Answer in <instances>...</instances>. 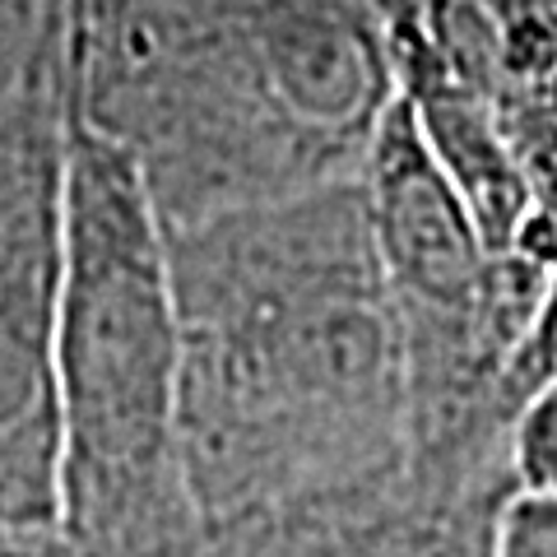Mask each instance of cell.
Instances as JSON below:
<instances>
[{
  "instance_id": "6da1fadb",
  "label": "cell",
  "mask_w": 557,
  "mask_h": 557,
  "mask_svg": "<svg viewBox=\"0 0 557 557\" xmlns=\"http://www.w3.org/2000/svg\"><path fill=\"white\" fill-rule=\"evenodd\" d=\"M200 525L409 465V348L362 177L168 228Z\"/></svg>"
},
{
  "instance_id": "52a82bcc",
  "label": "cell",
  "mask_w": 557,
  "mask_h": 557,
  "mask_svg": "<svg viewBox=\"0 0 557 557\" xmlns=\"http://www.w3.org/2000/svg\"><path fill=\"white\" fill-rule=\"evenodd\" d=\"M493 557H557V493L516 487L497 516Z\"/></svg>"
},
{
  "instance_id": "3957f363",
  "label": "cell",
  "mask_w": 557,
  "mask_h": 557,
  "mask_svg": "<svg viewBox=\"0 0 557 557\" xmlns=\"http://www.w3.org/2000/svg\"><path fill=\"white\" fill-rule=\"evenodd\" d=\"M75 116L139 163L163 228L344 182L278 98L260 0H79Z\"/></svg>"
},
{
  "instance_id": "7a4b0ae2",
  "label": "cell",
  "mask_w": 557,
  "mask_h": 557,
  "mask_svg": "<svg viewBox=\"0 0 557 557\" xmlns=\"http://www.w3.org/2000/svg\"><path fill=\"white\" fill-rule=\"evenodd\" d=\"M61 525L79 557H200L168 228L126 149L70 112L51 317Z\"/></svg>"
},
{
  "instance_id": "8992f818",
  "label": "cell",
  "mask_w": 557,
  "mask_h": 557,
  "mask_svg": "<svg viewBox=\"0 0 557 557\" xmlns=\"http://www.w3.org/2000/svg\"><path fill=\"white\" fill-rule=\"evenodd\" d=\"M553 376H557V270L548 274L544 298H539L525 335H520L516 354H511V368H507V395H511L516 413Z\"/></svg>"
},
{
  "instance_id": "5b68a950",
  "label": "cell",
  "mask_w": 557,
  "mask_h": 557,
  "mask_svg": "<svg viewBox=\"0 0 557 557\" xmlns=\"http://www.w3.org/2000/svg\"><path fill=\"white\" fill-rule=\"evenodd\" d=\"M516 483L530 493H557V376L544 381L516 413L511 428Z\"/></svg>"
},
{
  "instance_id": "277c9868",
  "label": "cell",
  "mask_w": 557,
  "mask_h": 557,
  "mask_svg": "<svg viewBox=\"0 0 557 557\" xmlns=\"http://www.w3.org/2000/svg\"><path fill=\"white\" fill-rule=\"evenodd\" d=\"M516 487V474L405 465L205 530L200 557H493L497 516Z\"/></svg>"
}]
</instances>
